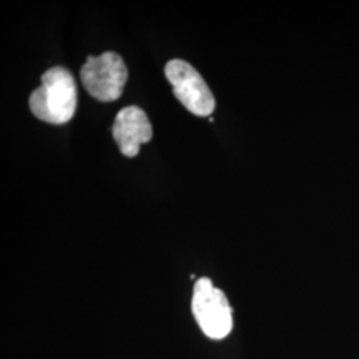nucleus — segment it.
I'll return each mask as SVG.
<instances>
[{"label":"nucleus","mask_w":359,"mask_h":359,"mask_svg":"<svg viewBox=\"0 0 359 359\" xmlns=\"http://www.w3.org/2000/svg\"><path fill=\"white\" fill-rule=\"evenodd\" d=\"M192 311L201 330L212 339H222L233 327L231 308L228 298L209 278H200L194 283Z\"/></svg>","instance_id":"7ed1b4c3"},{"label":"nucleus","mask_w":359,"mask_h":359,"mask_svg":"<svg viewBox=\"0 0 359 359\" xmlns=\"http://www.w3.org/2000/svg\"><path fill=\"white\" fill-rule=\"evenodd\" d=\"M77 88L65 67H52L41 75V86L29 96L31 112L50 124H65L75 115Z\"/></svg>","instance_id":"f257e3e1"},{"label":"nucleus","mask_w":359,"mask_h":359,"mask_svg":"<svg viewBox=\"0 0 359 359\" xmlns=\"http://www.w3.org/2000/svg\"><path fill=\"white\" fill-rule=\"evenodd\" d=\"M112 135L120 152L127 157H135L139 154L140 145L152 139L154 130L142 108L129 105L120 109L116 115Z\"/></svg>","instance_id":"39448f33"},{"label":"nucleus","mask_w":359,"mask_h":359,"mask_svg":"<svg viewBox=\"0 0 359 359\" xmlns=\"http://www.w3.org/2000/svg\"><path fill=\"white\" fill-rule=\"evenodd\" d=\"M164 72L173 86L175 96L193 115L205 117L215 111V96L193 65L181 59H173L168 62Z\"/></svg>","instance_id":"20e7f679"},{"label":"nucleus","mask_w":359,"mask_h":359,"mask_svg":"<svg viewBox=\"0 0 359 359\" xmlns=\"http://www.w3.org/2000/svg\"><path fill=\"white\" fill-rule=\"evenodd\" d=\"M84 88L99 102H115L121 95L128 79V69L123 57L107 51L99 56H88L80 69Z\"/></svg>","instance_id":"f03ea898"}]
</instances>
